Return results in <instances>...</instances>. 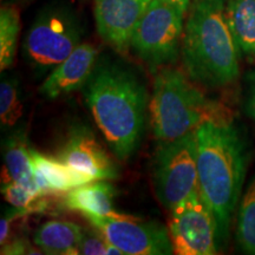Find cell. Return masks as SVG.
<instances>
[{
  "instance_id": "cell-9",
  "label": "cell",
  "mask_w": 255,
  "mask_h": 255,
  "mask_svg": "<svg viewBox=\"0 0 255 255\" xmlns=\"http://www.w3.org/2000/svg\"><path fill=\"white\" fill-rule=\"evenodd\" d=\"M124 255H170L173 245L167 226L129 215L85 216Z\"/></svg>"
},
{
  "instance_id": "cell-2",
  "label": "cell",
  "mask_w": 255,
  "mask_h": 255,
  "mask_svg": "<svg viewBox=\"0 0 255 255\" xmlns=\"http://www.w3.org/2000/svg\"><path fill=\"white\" fill-rule=\"evenodd\" d=\"M200 195L218 223L220 248L227 244L231 223L247 168V148L233 122H208L195 131Z\"/></svg>"
},
{
  "instance_id": "cell-13",
  "label": "cell",
  "mask_w": 255,
  "mask_h": 255,
  "mask_svg": "<svg viewBox=\"0 0 255 255\" xmlns=\"http://www.w3.org/2000/svg\"><path fill=\"white\" fill-rule=\"evenodd\" d=\"M31 162L36 183L43 194H65L73 188L95 181L88 175L64 163L58 156H50L31 148Z\"/></svg>"
},
{
  "instance_id": "cell-23",
  "label": "cell",
  "mask_w": 255,
  "mask_h": 255,
  "mask_svg": "<svg viewBox=\"0 0 255 255\" xmlns=\"http://www.w3.org/2000/svg\"><path fill=\"white\" fill-rule=\"evenodd\" d=\"M1 254H41L36 252L33 246L30 244L26 237L15 238L13 240H8L1 246Z\"/></svg>"
},
{
  "instance_id": "cell-12",
  "label": "cell",
  "mask_w": 255,
  "mask_h": 255,
  "mask_svg": "<svg viewBox=\"0 0 255 255\" xmlns=\"http://www.w3.org/2000/svg\"><path fill=\"white\" fill-rule=\"evenodd\" d=\"M97 58L98 50L92 44L82 43L68 58L51 70L40 85V94L49 100H56L83 90L97 64Z\"/></svg>"
},
{
  "instance_id": "cell-16",
  "label": "cell",
  "mask_w": 255,
  "mask_h": 255,
  "mask_svg": "<svg viewBox=\"0 0 255 255\" xmlns=\"http://www.w3.org/2000/svg\"><path fill=\"white\" fill-rule=\"evenodd\" d=\"M225 13L240 58L255 63V0H226Z\"/></svg>"
},
{
  "instance_id": "cell-26",
  "label": "cell",
  "mask_w": 255,
  "mask_h": 255,
  "mask_svg": "<svg viewBox=\"0 0 255 255\" xmlns=\"http://www.w3.org/2000/svg\"><path fill=\"white\" fill-rule=\"evenodd\" d=\"M13 2H26V1H30V0H12Z\"/></svg>"
},
{
  "instance_id": "cell-24",
  "label": "cell",
  "mask_w": 255,
  "mask_h": 255,
  "mask_svg": "<svg viewBox=\"0 0 255 255\" xmlns=\"http://www.w3.org/2000/svg\"><path fill=\"white\" fill-rule=\"evenodd\" d=\"M245 83H246L245 111H246L248 117L255 122V69L247 73Z\"/></svg>"
},
{
  "instance_id": "cell-15",
  "label": "cell",
  "mask_w": 255,
  "mask_h": 255,
  "mask_svg": "<svg viewBox=\"0 0 255 255\" xmlns=\"http://www.w3.org/2000/svg\"><path fill=\"white\" fill-rule=\"evenodd\" d=\"M31 148L26 129L23 126L12 130L2 142V156H4L5 165V174H2L5 176H2V178H12L37 196L45 195L41 193L34 180L31 162Z\"/></svg>"
},
{
  "instance_id": "cell-1",
  "label": "cell",
  "mask_w": 255,
  "mask_h": 255,
  "mask_svg": "<svg viewBox=\"0 0 255 255\" xmlns=\"http://www.w3.org/2000/svg\"><path fill=\"white\" fill-rule=\"evenodd\" d=\"M85 103L110 150L128 161L141 145L149 96L144 82L131 68L102 59L84 88Z\"/></svg>"
},
{
  "instance_id": "cell-10",
  "label": "cell",
  "mask_w": 255,
  "mask_h": 255,
  "mask_svg": "<svg viewBox=\"0 0 255 255\" xmlns=\"http://www.w3.org/2000/svg\"><path fill=\"white\" fill-rule=\"evenodd\" d=\"M94 2L100 37L117 53L127 55L132 32L151 0H94Z\"/></svg>"
},
{
  "instance_id": "cell-4",
  "label": "cell",
  "mask_w": 255,
  "mask_h": 255,
  "mask_svg": "<svg viewBox=\"0 0 255 255\" xmlns=\"http://www.w3.org/2000/svg\"><path fill=\"white\" fill-rule=\"evenodd\" d=\"M232 117L228 108L203 95L178 70L165 66L156 72L149 121L157 141L180 138L208 122H233Z\"/></svg>"
},
{
  "instance_id": "cell-3",
  "label": "cell",
  "mask_w": 255,
  "mask_h": 255,
  "mask_svg": "<svg viewBox=\"0 0 255 255\" xmlns=\"http://www.w3.org/2000/svg\"><path fill=\"white\" fill-rule=\"evenodd\" d=\"M226 0H195L182 39L183 65L191 81L207 88L227 87L240 72V55L225 13Z\"/></svg>"
},
{
  "instance_id": "cell-8",
  "label": "cell",
  "mask_w": 255,
  "mask_h": 255,
  "mask_svg": "<svg viewBox=\"0 0 255 255\" xmlns=\"http://www.w3.org/2000/svg\"><path fill=\"white\" fill-rule=\"evenodd\" d=\"M167 227L175 254L214 255L220 251L218 223L201 196L169 210Z\"/></svg>"
},
{
  "instance_id": "cell-19",
  "label": "cell",
  "mask_w": 255,
  "mask_h": 255,
  "mask_svg": "<svg viewBox=\"0 0 255 255\" xmlns=\"http://www.w3.org/2000/svg\"><path fill=\"white\" fill-rule=\"evenodd\" d=\"M235 239L244 253L255 255V176L239 203Z\"/></svg>"
},
{
  "instance_id": "cell-22",
  "label": "cell",
  "mask_w": 255,
  "mask_h": 255,
  "mask_svg": "<svg viewBox=\"0 0 255 255\" xmlns=\"http://www.w3.org/2000/svg\"><path fill=\"white\" fill-rule=\"evenodd\" d=\"M110 242L102 233L95 228L84 229L83 237L78 247V254L82 255H108Z\"/></svg>"
},
{
  "instance_id": "cell-20",
  "label": "cell",
  "mask_w": 255,
  "mask_h": 255,
  "mask_svg": "<svg viewBox=\"0 0 255 255\" xmlns=\"http://www.w3.org/2000/svg\"><path fill=\"white\" fill-rule=\"evenodd\" d=\"M24 103L19 81L13 76H5L0 83V123L1 129L12 131L23 117Z\"/></svg>"
},
{
  "instance_id": "cell-11",
  "label": "cell",
  "mask_w": 255,
  "mask_h": 255,
  "mask_svg": "<svg viewBox=\"0 0 255 255\" xmlns=\"http://www.w3.org/2000/svg\"><path fill=\"white\" fill-rule=\"evenodd\" d=\"M58 157L75 170L94 180H116L119 169L90 129L77 127L66 136L58 150Z\"/></svg>"
},
{
  "instance_id": "cell-25",
  "label": "cell",
  "mask_w": 255,
  "mask_h": 255,
  "mask_svg": "<svg viewBox=\"0 0 255 255\" xmlns=\"http://www.w3.org/2000/svg\"><path fill=\"white\" fill-rule=\"evenodd\" d=\"M163 1H167V2H169V4L177 6V7L184 9V11L188 13L191 4H193L195 0H163Z\"/></svg>"
},
{
  "instance_id": "cell-5",
  "label": "cell",
  "mask_w": 255,
  "mask_h": 255,
  "mask_svg": "<svg viewBox=\"0 0 255 255\" xmlns=\"http://www.w3.org/2000/svg\"><path fill=\"white\" fill-rule=\"evenodd\" d=\"M81 18L68 4H50L36 15L23 40V57L38 75H46L82 44Z\"/></svg>"
},
{
  "instance_id": "cell-14",
  "label": "cell",
  "mask_w": 255,
  "mask_h": 255,
  "mask_svg": "<svg viewBox=\"0 0 255 255\" xmlns=\"http://www.w3.org/2000/svg\"><path fill=\"white\" fill-rule=\"evenodd\" d=\"M117 190L109 180H95L66 191L63 196L64 208L84 216H117L115 197Z\"/></svg>"
},
{
  "instance_id": "cell-6",
  "label": "cell",
  "mask_w": 255,
  "mask_h": 255,
  "mask_svg": "<svg viewBox=\"0 0 255 255\" xmlns=\"http://www.w3.org/2000/svg\"><path fill=\"white\" fill-rule=\"evenodd\" d=\"M155 195L167 210L200 195L195 132L157 141L151 159Z\"/></svg>"
},
{
  "instance_id": "cell-21",
  "label": "cell",
  "mask_w": 255,
  "mask_h": 255,
  "mask_svg": "<svg viewBox=\"0 0 255 255\" xmlns=\"http://www.w3.org/2000/svg\"><path fill=\"white\" fill-rule=\"evenodd\" d=\"M1 193L6 202L18 210L26 209L33 202L34 199L38 197L12 178H2Z\"/></svg>"
},
{
  "instance_id": "cell-17",
  "label": "cell",
  "mask_w": 255,
  "mask_h": 255,
  "mask_svg": "<svg viewBox=\"0 0 255 255\" xmlns=\"http://www.w3.org/2000/svg\"><path fill=\"white\" fill-rule=\"evenodd\" d=\"M84 228L75 222L51 220L39 226L33 234V244L45 254H78Z\"/></svg>"
},
{
  "instance_id": "cell-18",
  "label": "cell",
  "mask_w": 255,
  "mask_h": 255,
  "mask_svg": "<svg viewBox=\"0 0 255 255\" xmlns=\"http://www.w3.org/2000/svg\"><path fill=\"white\" fill-rule=\"evenodd\" d=\"M20 33V15L13 4L2 5L0 8V70L12 68L15 62Z\"/></svg>"
},
{
  "instance_id": "cell-7",
  "label": "cell",
  "mask_w": 255,
  "mask_h": 255,
  "mask_svg": "<svg viewBox=\"0 0 255 255\" xmlns=\"http://www.w3.org/2000/svg\"><path fill=\"white\" fill-rule=\"evenodd\" d=\"M187 12L163 0H151L137 23L130 51L152 72L177 62L182 49Z\"/></svg>"
}]
</instances>
